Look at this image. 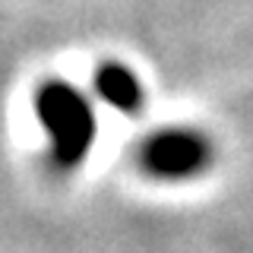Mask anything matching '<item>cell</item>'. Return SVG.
Listing matches in <instances>:
<instances>
[{
    "label": "cell",
    "mask_w": 253,
    "mask_h": 253,
    "mask_svg": "<svg viewBox=\"0 0 253 253\" xmlns=\"http://www.w3.org/2000/svg\"><path fill=\"white\" fill-rule=\"evenodd\" d=\"M38 121L54 149V162L60 168H76L89 155L95 142V114L92 105L67 83H47L38 92Z\"/></svg>",
    "instance_id": "6da1fadb"
},
{
    "label": "cell",
    "mask_w": 253,
    "mask_h": 253,
    "mask_svg": "<svg viewBox=\"0 0 253 253\" xmlns=\"http://www.w3.org/2000/svg\"><path fill=\"white\" fill-rule=\"evenodd\" d=\"M142 168L162 180H187L209 168L212 142L196 130H162L142 142Z\"/></svg>",
    "instance_id": "7a4b0ae2"
},
{
    "label": "cell",
    "mask_w": 253,
    "mask_h": 253,
    "mask_svg": "<svg viewBox=\"0 0 253 253\" xmlns=\"http://www.w3.org/2000/svg\"><path fill=\"white\" fill-rule=\"evenodd\" d=\"M95 89L98 95L108 101L114 111H124V114H136L142 108V85L136 83V76L130 73L121 63H105L95 73Z\"/></svg>",
    "instance_id": "3957f363"
}]
</instances>
